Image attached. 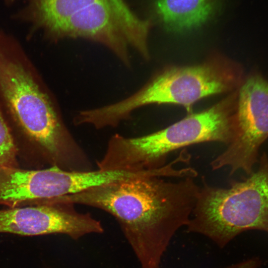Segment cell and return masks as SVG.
Masks as SVG:
<instances>
[{
  "label": "cell",
  "instance_id": "52a82bcc",
  "mask_svg": "<svg viewBox=\"0 0 268 268\" xmlns=\"http://www.w3.org/2000/svg\"><path fill=\"white\" fill-rule=\"evenodd\" d=\"M268 137V79L257 70L238 89L235 130L227 148L210 163L212 170L227 167L232 174L252 173L260 147Z\"/></svg>",
  "mask_w": 268,
  "mask_h": 268
},
{
  "label": "cell",
  "instance_id": "8fae6325",
  "mask_svg": "<svg viewBox=\"0 0 268 268\" xmlns=\"http://www.w3.org/2000/svg\"><path fill=\"white\" fill-rule=\"evenodd\" d=\"M258 264L257 261L249 260L229 266L225 268H255L257 266Z\"/></svg>",
  "mask_w": 268,
  "mask_h": 268
},
{
  "label": "cell",
  "instance_id": "ba28073f",
  "mask_svg": "<svg viewBox=\"0 0 268 268\" xmlns=\"http://www.w3.org/2000/svg\"><path fill=\"white\" fill-rule=\"evenodd\" d=\"M103 232L100 221L90 213L78 212L72 203L44 204L0 210V233L27 236L62 234L78 240L86 235Z\"/></svg>",
  "mask_w": 268,
  "mask_h": 268
},
{
  "label": "cell",
  "instance_id": "8992f818",
  "mask_svg": "<svg viewBox=\"0 0 268 268\" xmlns=\"http://www.w3.org/2000/svg\"><path fill=\"white\" fill-rule=\"evenodd\" d=\"M228 188L209 186L203 180L187 232L202 235L222 249L249 229L268 232V158L259 169Z\"/></svg>",
  "mask_w": 268,
  "mask_h": 268
},
{
  "label": "cell",
  "instance_id": "7a4b0ae2",
  "mask_svg": "<svg viewBox=\"0 0 268 268\" xmlns=\"http://www.w3.org/2000/svg\"><path fill=\"white\" fill-rule=\"evenodd\" d=\"M20 4L12 18L29 24L51 39L83 38L105 46L126 65L130 48L149 57L150 20L142 19L125 0H2Z\"/></svg>",
  "mask_w": 268,
  "mask_h": 268
},
{
  "label": "cell",
  "instance_id": "6da1fadb",
  "mask_svg": "<svg viewBox=\"0 0 268 268\" xmlns=\"http://www.w3.org/2000/svg\"><path fill=\"white\" fill-rule=\"evenodd\" d=\"M200 190L193 178L170 182L144 176L92 187L51 202L86 205L110 213L141 268H160L172 237L189 223Z\"/></svg>",
  "mask_w": 268,
  "mask_h": 268
},
{
  "label": "cell",
  "instance_id": "30bf717a",
  "mask_svg": "<svg viewBox=\"0 0 268 268\" xmlns=\"http://www.w3.org/2000/svg\"><path fill=\"white\" fill-rule=\"evenodd\" d=\"M17 152L13 138L0 110V170L17 167Z\"/></svg>",
  "mask_w": 268,
  "mask_h": 268
},
{
  "label": "cell",
  "instance_id": "277c9868",
  "mask_svg": "<svg viewBox=\"0 0 268 268\" xmlns=\"http://www.w3.org/2000/svg\"><path fill=\"white\" fill-rule=\"evenodd\" d=\"M237 91L208 109L191 114L161 130L145 135L112 136L102 158L101 171L138 172L158 168L167 156L185 146L205 142L228 145L235 130Z\"/></svg>",
  "mask_w": 268,
  "mask_h": 268
},
{
  "label": "cell",
  "instance_id": "9c48e42d",
  "mask_svg": "<svg viewBox=\"0 0 268 268\" xmlns=\"http://www.w3.org/2000/svg\"><path fill=\"white\" fill-rule=\"evenodd\" d=\"M224 0H150L149 13L168 30L180 32L204 24Z\"/></svg>",
  "mask_w": 268,
  "mask_h": 268
},
{
  "label": "cell",
  "instance_id": "3957f363",
  "mask_svg": "<svg viewBox=\"0 0 268 268\" xmlns=\"http://www.w3.org/2000/svg\"><path fill=\"white\" fill-rule=\"evenodd\" d=\"M10 37L0 30V97L24 133L52 166L71 170L85 151L68 131L22 59L9 47Z\"/></svg>",
  "mask_w": 268,
  "mask_h": 268
},
{
  "label": "cell",
  "instance_id": "5b68a950",
  "mask_svg": "<svg viewBox=\"0 0 268 268\" xmlns=\"http://www.w3.org/2000/svg\"><path fill=\"white\" fill-rule=\"evenodd\" d=\"M238 63L214 58L193 66L173 67L156 75L131 96L94 112L101 128L115 127L135 109L151 104H173L190 107L200 99L238 89L244 80Z\"/></svg>",
  "mask_w": 268,
  "mask_h": 268
}]
</instances>
